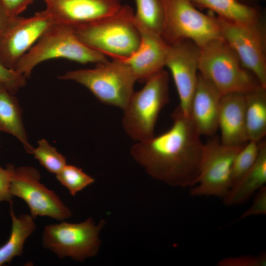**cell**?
I'll return each instance as SVG.
<instances>
[{"label":"cell","instance_id":"9c48e42d","mask_svg":"<svg viewBox=\"0 0 266 266\" xmlns=\"http://www.w3.org/2000/svg\"><path fill=\"white\" fill-rule=\"evenodd\" d=\"M210 137L204 144L199 173L190 193L193 196H214L223 199L232 185L234 159L244 145H224L218 136Z\"/></svg>","mask_w":266,"mask_h":266},{"label":"cell","instance_id":"7a4b0ae2","mask_svg":"<svg viewBox=\"0 0 266 266\" xmlns=\"http://www.w3.org/2000/svg\"><path fill=\"white\" fill-rule=\"evenodd\" d=\"M134 14L129 5L122 4L114 13L74 27V31L87 46L113 59H125L136 51L141 42Z\"/></svg>","mask_w":266,"mask_h":266},{"label":"cell","instance_id":"4316f807","mask_svg":"<svg viewBox=\"0 0 266 266\" xmlns=\"http://www.w3.org/2000/svg\"><path fill=\"white\" fill-rule=\"evenodd\" d=\"M0 85L14 95L26 85V78L16 70L6 67L0 62Z\"/></svg>","mask_w":266,"mask_h":266},{"label":"cell","instance_id":"7c38bea8","mask_svg":"<svg viewBox=\"0 0 266 266\" xmlns=\"http://www.w3.org/2000/svg\"><path fill=\"white\" fill-rule=\"evenodd\" d=\"M199 53L195 43L184 40L169 45L165 60L178 94V106L188 117L198 81Z\"/></svg>","mask_w":266,"mask_h":266},{"label":"cell","instance_id":"f546056e","mask_svg":"<svg viewBox=\"0 0 266 266\" xmlns=\"http://www.w3.org/2000/svg\"><path fill=\"white\" fill-rule=\"evenodd\" d=\"M15 167L13 165L8 164L6 168L0 166V202L12 201L10 190V183L13 170Z\"/></svg>","mask_w":266,"mask_h":266},{"label":"cell","instance_id":"484cf974","mask_svg":"<svg viewBox=\"0 0 266 266\" xmlns=\"http://www.w3.org/2000/svg\"><path fill=\"white\" fill-rule=\"evenodd\" d=\"M259 151V142L248 141L237 153L232 166V186L252 166L257 158Z\"/></svg>","mask_w":266,"mask_h":266},{"label":"cell","instance_id":"1f68e13d","mask_svg":"<svg viewBox=\"0 0 266 266\" xmlns=\"http://www.w3.org/2000/svg\"><path fill=\"white\" fill-rule=\"evenodd\" d=\"M18 17L9 15L0 2V39L13 25Z\"/></svg>","mask_w":266,"mask_h":266},{"label":"cell","instance_id":"4dcf8cb0","mask_svg":"<svg viewBox=\"0 0 266 266\" xmlns=\"http://www.w3.org/2000/svg\"><path fill=\"white\" fill-rule=\"evenodd\" d=\"M33 0H0L6 12L11 16L17 17L26 9Z\"/></svg>","mask_w":266,"mask_h":266},{"label":"cell","instance_id":"d4e9b609","mask_svg":"<svg viewBox=\"0 0 266 266\" xmlns=\"http://www.w3.org/2000/svg\"><path fill=\"white\" fill-rule=\"evenodd\" d=\"M56 175L57 180L68 189L72 196H75L95 181L82 169L71 165H66Z\"/></svg>","mask_w":266,"mask_h":266},{"label":"cell","instance_id":"e0dca14e","mask_svg":"<svg viewBox=\"0 0 266 266\" xmlns=\"http://www.w3.org/2000/svg\"><path fill=\"white\" fill-rule=\"evenodd\" d=\"M221 143L227 146H242L248 141L245 124V94L222 95L218 119Z\"/></svg>","mask_w":266,"mask_h":266},{"label":"cell","instance_id":"8fae6325","mask_svg":"<svg viewBox=\"0 0 266 266\" xmlns=\"http://www.w3.org/2000/svg\"><path fill=\"white\" fill-rule=\"evenodd\" d=\"M40 174L32 166L14 168L10 183L12 196L22 199L29 206L33 218L47 216L64 221L72 212L57 195L40 183Z\"/></svg>","mask_w":266,"mask_h":266},{"label":"cell","instance_id":"4fadbf2b","mask_svg":"<svg viewBox=\"0 0 266 266\" xmlns=\"http://www.w3.org/2000/svg\"><path fill=\"white\" fill-rule=\"evenodd\" d=\"M53 23L44 10L32 17L19 16L0 39V62L15 70L22 57Z\"/></svg>","mask_w":266,"mask_h":266},{"label":"cell","instance_id":"44dd1931","mask_svg":"<svg viewBox=\"0 0 266 266\" xmlns=\"http://www.w3.org/2000/svg\"><path fill=\"white\" fill-rule=\"evenodd\" d=\"M245 124L248 141L260 142L266 134V88L245 94Z\"/></svg>","mask_w":266,"mask_h":266},{"label":"cell","instance_id":"9a60e30c","mask_svg":"<svg viewBox=\"0 0 266 266\" xmlns=\"http://www.w3.org/2000/svg\"><path fill=\"white\" fill-rule=\"evenodd\" d=\"M136 27L141 35L139 48L128 58L118 60L122 61L131 67L137 81L145 82L165 66L169 45L160 35L141 27Z\"/></svg>","mask_w":266,"mask_h":266},{"label":"cell","instance_id":"277c9868","mask_svg":"<svg viewBox=\"0 0 266 266\" xmlns=\"http://www.w3.org/2000/svg\"><path fill=\"white\" fill-rule=\"evenodd\" d=\"M58 58L83 64L108 61L104 55L80 41L73 27L54 23L22 57L15 70L29 78L37 65L48 60Z\"/></svg>","mask_w":266,"mask_h":266},{"label":"cell","instance_id":"cb8c5ba5","mask_svg":"<svg viewBox=\"0 0 266 266\" xmlns=\"http://www.w3.org/2000/svg\"><path fill=\"white\" fill-rule=\"evenodd\" d=\"M38 144L31 154L48 171L56 174L66 165V158L44 139L38 140Z\"/></svg>","mask_w":266,"mask_h":266},{"label":"cell","instance_id":"ffe728a7","mask_svg":"<svg viewBox=\"0 0 266 266\" xmlns=\"http://www.w3.org/2000/svg\"><path fill=\"white\" fill-rule=\"evenodd\" d=\"M10 133L22 143L27 153L33 148L29 143L17 99L0 85V132Z\"/></svg>","mask_w":266,"mask_h":266},{"label":"cell","instance_id":"2e32d148","mask_svg":"<svg viewBox=\"0 0 266 266\" xmlns=\"http://www.w3.org/2000/svg\"><path fill=\"white\" fill-rule=\"evenodd\" d=\"M221 97L215 86L199 72L189 117L200 135L212 137L218 129Z\"/></svg>","mask_w":266,"mask_h":266},{"label":"cell","instance_id":"f1b7e54d","mask_svg":"<svg viewBox=\"0 0 266 266\" xmlns=\"http://www.w3.org/2000/svg\"><path fill=\"white\" fill-rule=\"evenodd\" d=\"M266 214V187L260 188L255 195L251 206L246 210L237 220L244 219L254 215H265Z\"/></svg>","mask_w":266,"mask_h":266},{"label":"cell","instance_id":"5bb4252c","mask_svg":"<svg viewBox=\"0 0 266 266\" xmlns=\"http://www.w3.org/2000/svg\"><path fill=\"white\" fill-rule=\"evenodd\" d=\"M45 12L54 23L73 28L90 23L116 12L122 0H43Z\"/></svg>","mask_w":266,"mask_h":266},{"label":"cell","instance_id":"6da1fadb","mask_svg":"<svg viewBox=\"0 0 266 266\" xmlns=\"http://www.w3.org/2000/svg\"><path fill=\"white\" fill-rule=\"evenodd\" d=\"M169 130L131 148L133 159L152 177L168 185L192 187L199 173L204 144L189 117L179 106Z\"/></svg>","mask_w":266,"mask_h":266},{"label":"cell","instance_id":"ba28073f","mask_svg":"<svg viewBox=\"0 0 266 266\" xmlns=\"http://www.w3.org/2000/svg\"><path fill=\"white\" fill-rule=\"evenodd\" d=\"M104 223L102 220L96 226L89 218L77 224L63 221L47 225L42 234L43 246L60 259L84 261L97 254L101 243L99 233Z\"/></svg>","mask_w":266,"mask_h":266},{"label":"cell","instance_id":"603a6c76","mask_svg":"<svg viewBox=\"0 0 266 266\" xmlns=\"http://www.w3.org/2000/svg\"><path fill=\"white\" fill-rule=\"evenodd\" d=\"M136 12L134 23L159 35L163 30L164 13L160 0H134Z\"/></svg>","mask_w":266,"mask_h":266},{"label":"cell","instance_id":"ac0fdd59","mask_svg":"<svg viewBox=\"0 0 266 266\" xmlns=\"http://www.w3.org/2000/svg\"><path fill=\"white\" fill-rule=\"evenodd\" d=\"M266 183V141L259 142L257 159L248 171L230 188L223 199L227 206H234L246 202Z\"/></svg>","mask_w":266,"mask_h":266},{"label":"cell","instance_id":"7402d4cb","mask_svg":"<svg viewBox=\"0 0 266 266\" xmlns=\"http://www.w3.org/2000/svg\"><path fill=\"white\" fill-rule=\"evenodd\" d=\"M195 6L206 8L225 19L240 23L260 21V13L257 6L243 3L239 0H189Z\"/></svg>","mask_w":266,"mask_h":266},{"label":"cell","instance_id":"8992f818","mask_svg":"<svg viewBox=\"0 0 266 266\" xmlns=\"http://www.w3.org/2000/svg\"><path fill=\"white\" fill-rule=\"evenodd\" d=\"M84 86L100 101L126 108L136 80L131 67L120 60L97 64L95 67L68 71L59 77Z\"/></svg>","mask_w":266,"mask_h":266},{"label":"cell","instance_id":"30bf717a","mask_svg":"<svg viewBox=\"0 0 266 266\" xmlns=\"http://www.w3.org/2000/svg\"><path fill=\"white\" fill-rule=\"evenodd\" d=\"M217 16L223 39L235 53L242 66L266 88V36L260 21L240 23Z\"/></svg>","mask_w":266,"mask_h":266},{"label":"cell","instance_id":"52a82bcc","mask_svg":"<svg viewBox=\"0 0 266 266\" xmlns=\"http://www.w3.org/2000/svg\"><path fill=\"white\" fill-rule=\"evenodd\" d=\"M160 1L164 13L161 36L167 44L189 40L200 48L222 38L217 16L201 12L189 0Z\"/></svg>","mask_w":266,"mask_h":266},{"label":"cell","instance_id":"3957f363","mask_svg":"<svg viewBox=\"0 0 266 266\" xmlns=\"http://www.w3.org/2000/svg\"><path fill=\"white\" fill-rule=\"evenodd\" d=\"M199 48V72L221 95L245 94L263 87L222 38L213 39Z\"/></svg>","mask_w":266,"mask_h":266},{"label":"cell","instance_id":"d6a6232c","mask_svg":"<svg viewBox=\"0 0 266 266\" xmlns=\"http://www.w3.org/2000/svg\"><path fill=\"white\" fill-rule=\"evenodd\" d=\"M241 2L251 6H256V3L260 0H239Z\"/></svg>","mask_w":266,"mask_h":266},{"label":"cell","instance_id":"d6986e66","mask_svg":"<svg viewBox=\"0 0 266 266\" xmlns=\"http://www.w3.org/2000/svg\"><path fill=\"white\" fill-rule=\"evenodd\" d=\"M9 203L11 231L6 242L0 247V266L9 264L14 257L22 255L26 240L36 228L34 218L31 215L22 214L17 217L14 213L13 201Z\"/></svg>","mask_w":266,"mask_h":266},{"label":"cell","instance_id":"5b68a950","mask_svg":"<svg viewBox=\"0 0 266 266\" xmlns=\"http://www.w3.org/2000/svg\"><path fill=\"white\" fill-rule=\"evenodd\" d=\"M169 77L164 69L145 81L139 91L132 95L123 110L122 120L126 134L136 142L155 136L154 129L159 114L169 101Z\"/></svg>","mask_w":266,"mask_h":266},{"label":"cell","instance_id":"83f0119b","mask_svg":"<svg viewBox=\"0 0 266 266\" xmlns=\"http://www.w3.org/2000/svg\"><path fill=\"white\" fill-rule=\"evenodd\" d=\"M220 266H266V252H262L258 256L245 255L236 257H228L220 260Z\"/></svg>","mask_w":266,"mask_h":266}]
</instances>
